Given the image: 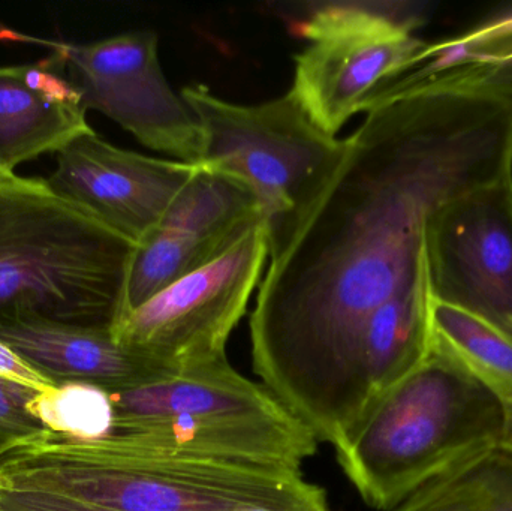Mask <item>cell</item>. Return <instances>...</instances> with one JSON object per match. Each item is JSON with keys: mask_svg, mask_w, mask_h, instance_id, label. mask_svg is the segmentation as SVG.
I'll use <instances>...</instances> for the list:
<instances>
[{"mask_svg": "<svg viewBox=\"0 0 512 511\" xmlns=\"http://www.w3.org/2000/svg\"><path fill=\"white\" fill-rule=\"evenodd\" d=\"M366 114L309 204L267 227L251 317L255 374L334 449L361 327L420 272L430 219L512 177V113L493 99L429 90Z\"/></svg>", "mask_w": 512, "mask_h": 511, "instance_id": "obj_1", "label": "cell"}, {"mask_svg": "<svg viewBox=\"0 0 512 511\" xmlns=\"http://www.w3.org/2000/svg\"><path fill=\"white\" fill-rule=\"evenodd\" d=\"M0 485L119 511H330L301 471L122 452L47 429L0 450Z\"/></svg>", "mask_w": 512, "mask_h": 511, "instance_id": "obj_2", "label": "cell"}, {"mask_svg": "<svg viewBox=\"0 0 512 511\" xmlns=\"http://www.w3.org/2000/svg\"><path fill=\"white\" fill-rule=\"evenodd\" d=\"M505 419L504 402L432 342L426 360L334 450L364 503L390 511L430 480L502 443Z\"/></svg>", "mask_w": 512, "mask_h": 511, "instance_id": "obj_3", "label": "cell"}, {"mask_svg": "<svg viewBox=\"0 0 512 511\" xmlns=\"http://www.w3.org/2000/svg\"><path fill=\"white\" fill-rule=\"evenodd\" d=\"M134 246L44 180L0 189V320L113 329Z\"/></svg>", "mask_w": 512, "mask_h": 511, "instance_id": "obj_4", "label": "cell"}, {"mask_svg": "<svg viewBox=\"0 0 512 511\" xmlns=\"http://www.w3.org/2000/svg\"><path fill=\"white\" fill-rule=\"evenodd\" d=\"M180 95L201 129L200 164L251 186L267 227L295 215L339 164L345 141L319 128L291 92L261 104H236L204 84Z\"/></svg>", "mask_w": 512, "mask_h": 511, "instance_id": "obj_5", "label": "cell"}, {"mask_svg": "<svg viewBox=\"0 0 512 511\" xmlns=\"http://www.w3.org/2000/svg\"><path fill=\"white\" fill-rule=\"evenodd\" d=\"M429 9L418 2L316 5L298 24L310 44L295 56L289 92L334 137L382 84L417 59L426 41L415 30L426 23Z\"/></svg>", "mask_w": 512, "mask_h": 511, "instance_id": "obj_6", "label": "cell"}, {"mask_svg": "<svg viewBox=\"0 0 512 511\" xmlns=\"http://www.w3.org/2000/svg\"><path fill=\"white\" fill-rule=\"evenodd\" d=\"M268 258L261 222L209 266L179 279L120 318L111 335L132 353L176 372L227 357Z\"/></svg>", "mask_w": 512, "mask_h": 511, "instance_id": "obj_7", "label": "cell"}, {"mask_svg": "<svg viewBox=\"0 0 512 511\" xmlns=\"http://www.w3.org/2000/svg\"><path fill=\"white\" fill-rule=\"evenodd\" d=\"M59 53L84 110L110 117L149 149L200 164V123L162 71L155 32L135 30Z\"/></svg>", "mask_w": 512, "mask_h": 511, "instance_id": "obj_8", "label": "cell"}, {"mask_svg": "<svg viewBox=\"0 0 512 511\" xmlns=\"http://www.w3.org/2000/svg\"><path fill=\"white\" fill-rule=\"evenodd\" d=\"M261 222L264 207L251 186L197 165L159 224L135 243L117 321L218 260Z\"/></svg>", "mask_w": 512, "mask_h": 511, "instance_id": "obj_9", "label": "cell"}, {"mask_svg": "<svg viewBox=\"0 0 512 511\" xmlns=\"http://www.w3.org/2000/svg\"><path fill=\"white\" fill-rule=\"evenodd\" d=\"M433 299L512 335V177L457 198L424 236Z\"/></svg>", "mask_w": 512, "mask_h": 511, "instance_id": "obj_10", "label": "cell"}, {"mask_svg": "<svg viewBox=\"0 0 512 511\" xmlns=\"http://www.w3.org/2000/svg\"><path fill=\"white\" fill-rule=\"evenodd\" d=\"M195 168L119 149L93 131L57 152L56 170L44 182L54 195L135 245L159 224Z\"/></svg>", "mask_w": 512, "mask_h": 511, "instance_id": "obj_11", "label": "cell"}, {"mask_svg": "<svg viewBox=\"0 0 512 511\" xmlns=\"http://www.w3.org/2000/svg\"><path fill=\"white\" fill-rule=\"evenodd\" d=\"M108 449L194 461L264 465L301 471L318 453L319 441L291 411L256 414H201L189 417L117 416Z\"/></svg>", "mask_w": 512, "mask_h": 511, "instance_id": "obj_12", "label": "cell"}, {"mask_svg": "<svg viewBox=\"0 0 512 511\" xmlns=\"http://www.w3.org/2000/svg\"><path fill=\"white\" fill-rule=\"evenodd\" d=\"M429 90L477 93L512 113V6L459 35L426 42L414 63L382 84L363 111Z\"/></svg>", "mask_w": 512, "mask_h": 511, "instance_id": "obj_13", "label": "cell"}, {"mask_svg": "<svg viewBox=\"0 0 512 511\" xmlns=\"http://www.w3.org/2000/svg\"><path fill=\"white\" fill-rule=\"evenodd\" d=\"M432 305L424 257L418 275L382 303L361 327L352 366L351 434L373 405L429 356Z\"/></svg>", "mask_w": 512, "mask_h": 511, "instance_id": "obj_14", "label": "cell"}, {"mask_svg": "<svg viewBox=\"0 0 512 511\" xmlns=\"http://www.w3.org/2000/svg\"><path fill=\"white\" fill-rule=\"evenodd\" d=\"M0 341L56 383L62 377L113 393L170 374L120 345L108 329L12 318L0 320Z\"/></svg>", "mask_w": 512, "mask_h": 511, "instance_id": "obj_15", "label": "cell"}, {"mask_svg": "<svg viewBox=\"0 0 512 511\" xmlns=\"http://www.w3.org/2000/svg\"><path fill=\"white\" fill-rule=\"evenodd\" d=\"M111 399L117 416L123 417L271 416L289 411L264 384L237 372L227 357L113 392Z\"/></svg>", "mask_w": 512, "mask_h": 511, "instance_id": "obj_16", "label": "cell"}, {"mask_svg": "<svg viewBox=\"0 0 512 511\" xmlns=\"http://www.w3.org/2000/svg\"><path fill=\"white\" fill-rule=\"evenodd\" d=\"M89 132L83 107L50 101L30 89L20 66L0 68V162L9 171L42 153L60 152Z\"/></svg>", "mask_w": 512, "mask_h": 511, "instance_id": "obj_17", "label": "cell"}, {"mask_svg": "<svg viewBox=\"0 0 512 511\" xmlns=\"http://www.w3.org/2000/svg\"><path fill=\"white\" fill-rule=\"evenodd\" d=\"M432 342L505 405L512 404V335L466 309L432 305Z\"/></svg>", "mask_w": 512, "mask_h": 511, "instance_id": "obj_18", "label": "cell"}, {"mask_svg": "<svg viewBox=\"0 0 512 511\" xmlns=\"http://www.w3.org/2000/svg\"><path fill=\"white\" fill-rule=\"evenodd\" d=\"M390 511H512V449L499 443L445 471Z\"/></svg>", "mask_w": 512, "mask_h": 511, "instance_id": "obj_19", "label": "cell"}, {"mask_svg": "<svg viewBox=\"0 0 512 511\" xmlns=\"http://www.w3.org/2000/svg\"><path fill=\"white\" fill-rule=\"evenodd\" d=\"M27 411L42 428L77 441L107 437L116 420L111 393L80 381H66L35 393Z\"/></svg>", "mask_w": 512, "mask_h": 511, "instance_id": "obj_20", "label": "cell"}, {"mask_svg": "<svg viewBox=\"0 0 512 511\" xmlns=\"http://www.w3.org/2000/svg\"><path fill=\"white\" fill-rule=\"evenodd\" d=\"M35 393L38 392L0 380V450L44 429L27 411Z\"/></svg>", "mask_w": 512, "mask_h": 511, "instance_id": "obj_21", "label": "cell"}, {"mask_svg": "<svg viewBox=\"0 0 512 511\" xmlns=\"http://www.w3.org/2000/svg\"><path fill=\"white\" fill-rule=\"evenodd\" d=\"M59 63H62L60 53L56 60L20 66L24 83L50 101L83 107L81 93L78 92L77 87L72 84L71 80H66L60 72H56Z\"/></svg>", "mask_w": 512, "mask_h": 511, "instance_id": "obj_22", "label": "cell"}, {"mask_svg": "<svg viewBox=\"0 0 512 511\" xmlns=\"http://www.w3.org/2000/svg\"><path fill=\"white\" fill-rule=\"evenodd\" d=\"M0 504L21 511H119L81 503L48 492L15 489L0 485Z\"/></svg>", "mask_w": 512, "mask_h": 511, "instance_id": "obj_23", "label": "cell"}, {"mask_svg": "<svg viewBox=\"0 0 512 511\" xmlns=\"http://www.w3.org/2000/svg\"><path fill=\"white\" fill-rule=\"evenodd\" d=\"M0 380L17 384L33 392H44L57 386L56 381L33 368L23 357L18 356L14 350L0 341Z\"/></svg>", "mask_w": 512, "mask_h": 511, "instance_id": "obj_24", "label": "cell"}, {"mask_svg": "<svg viewBox=\"0 0 512 511\" xmlns=\"http://www.w3.org/2000/svg\"><path fill=\"white\" fill-rule=\"evenodd\" d=\"M20 182H23V177L17 176L14 171H9L8 168L0 162V189L18 185Z\"/></svg>", "mask_w": 512, "mask_h": 511, "instance_id": "obj_25", "label": "cell"}, {"mask_svg": "<svg viewBox=\"0 0 512 511\" xmlns=\"http://www.w3.org/2000/svg\"><path fill=\"white\" fill-rule=\"evenodd\" d=\"M507 408V419H505L504 437H502V444L512 449V404L505 405Z\"/></svg>", "mask_w": 512, "mask_h": 511, "instance_id": "obj_26", "label": "cell"}]
</instances>
